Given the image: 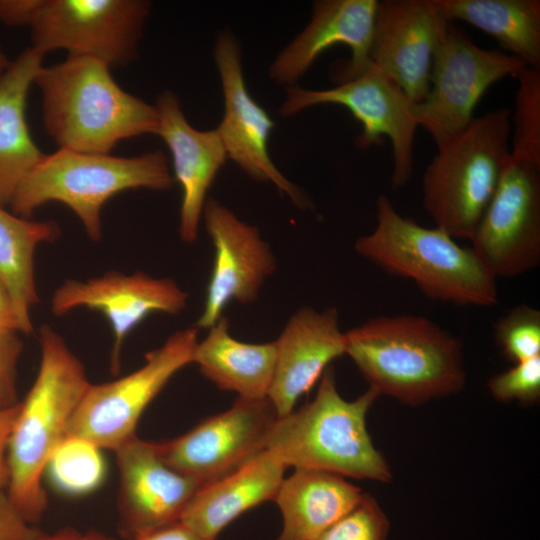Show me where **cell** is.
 I'll use <instances>...</instances> for the list:
<instances>
[{
  "label": "cell",
  "instance_id": "6da1fadb",
  "mask_svg": "<svg viewBox=\"0 0 540 540\" xmlns=\"http://www.w3.org/2000/svg\"><path fill=\"white\" fill-rule=\"evenodd\" d=\"M40 365L13 425L8 446L7 495L31 524L47 508L43 477L69 427L90 381L83 363L48 324L39 329Z\"/></svg>",
  "mask_w": 540,
  "mask_h": 540
},
{
  "label": "cell",
  "instance_id": "7a4b0ae2",
  "mask_svg": "<svg viewBox=\"0 0 540 540\" xmlns=\"http://www.w3.org/2000/svg\"><path fill=\"white\" fill-rule=\"evenodd\" d=\"M345 339V354L379 395L418 406L465 386L461 343L424 316L373 317Z\"/></svg>",
  "mask_w": 540,
  "mask_h": 540
},
{
  "label": "cell",
  "instance_id": "3957f363",
  "mask_svg": "<svg viewBox=\"0 0 540 540\" xmlns=\"http://www.w3.org/2000/svg\"><path fill=\"white\" fill-rule=\"evenodd\" d=\"M34 84L42 95L44 128L61 149L109 154L124 139L157 133L155 105L124 91L110 66L96 58L68 56L42 66Z\"/></svg>",
  "mask_w": 540,
  "mask_h": 540
},
{
  "label": "cell",
  "instance_id": "277c9868",
  "mask_svg": "<svg viewBox=\"0 0 540 540\" xmlns=\"http://www.w3.org/2000/svg\"><path fill=\"white\" fill-rule=\"evenodd\" d=\"M377 225L359 237L356 252L382 270L412 280L427 297L461 306L497 304L496 278L471 248L443 230L403 217L385 196L376 202Z\"/></svg>",
  "mask_w": 540,
  "mask_h": 540
},
{
  "label": "cell",
  "instance_id": "5b68a950",
  "mask_svg": "<svg viewBox=\"0 0 540 540\" xmlns=\"http://www.w3.org/2000/svg\"><path fill=\"white\" fill-rule=\"evenodd\" d=\"M379 396L369 387L355 400H345L337 389L334 368L328 366L314 399L278 418L265 449L286 467L389 482L391 469L366 427V415Z\"/></svg>",
  "mask_w": 540,
  "mask_h": 540
},
{
  "label": "cell",
  "instance_id": "8992f818",
  "mask_svg": "<svg viewBox=\"0 0 540 540\" xmlns=\"http://www.w3.org/2000/svg\"><path fill=\"white\" fill-rule=\"evenodd\" d=\"M172 185L168 159L160 150L119 157L59 148L45 154L23 179L10 206L14 214L30 219L48 202H60L78 217L88 238L99 242L102 208L109 199L127 190L163 191Z\"/></svg>",
  "mask_w": 540,
  "mask_h": 540
},
{
  "label": "cell",
  "instance_id": "52a82bcc",
  "mask_svg": "<svg viewBox=\"0 0 540 540\" xmlns=\"http://www.w3.org/2000/svg\"><path fill=\"white\" fill-rule=\"evenodd\" d=\"M511 111L475 117L437 146L422 177L423 205L435 227L471 240L510 161Z\"/></svg>",
  "mask_w": 540,
  "mask_h": 540
},
{
  "label": "cell",
  "instance_id": "ba28073f",
  "mask_svg": "<svg viewBox=\"0 0 540 540\" xmlns=\"http://www.w3.org/2000/svg\"><path fill=\"white\" fill-rule=\"evenodd\" d=\"M197 343L196 327L176 331L148 352L137 370L113 381L90 383L68 436L84 438L101 450H117L137 435L140 417L169 380L193 362Z\"/></svg>",
  "mask_w": 540,
  "mask_h": 540
},
{
  "label": "cell",
  "instance_id": "9c48e42d",
  "mask_svg": "<svg viewBox=\"0 0 540 540\" xmlns=\"http://www.w3.org/2000/svg\"><path fill=\"white\" fill-rule=\"evenodd\" d=\"M525 67L509 53L477 46L450 23L434 56L429 92L413 105L418 126L437 146L442 144L472 122L490 86L507 76L516 78Z\"/></svg>",
  "mask_w": 540,
  "mask_h": 540
},
{
  "label": "cell",
  "instance_id": "30bf717a",
  "mask_svg": "<svg viewBox=\"0 0 540 540\" xmlns=\"http://www.w3.org/2000/svg\"><path fill=\"white\" fill-rule=\"evenodd\" d=\"M322 104L345 107L362 125V133L356 140L359 148L366 149L387 137L392 144L393 187L401 188L410 180L418 124L413 114L414 104L392 79L370 64L364 72L333 88L286 87L279 114L287 118Z\"/></svg>",
  "mask_w": 540,
  "mask_h": 540
},
{
  "label": "cell",
  "instance_id": "8fae6325",
  "mask_svg": "<svg viewBox=\"0 0 540 540\" xmlns=\"http://www.w3.org/2000/svg\"><path fill=\"white\" fill-rule=\"evenodd\" d=\"M149 12L143 0H41L30 24V47L44 55L62 49L68 56L123 65L136 54Z\"/></svg>",
  "mask_w": 540,
  "mask_h": 540
},
{
  "label": "cell",
  "instance_id": "7c38bea8",
  "mask_svg": "<svg viewBox=\"0 0 540 540\" xmlns=\"http://www.w3.org/2000/svg\"><path fill=\"white\" fill-rule=\"evenodd\" d=\"M470 241L475 255L495 278H513L538 266L540 167L510 158Z\"/></svg>",
  "mask_w": 540,
  "mask_h": 540
},
{
  "label": "cell",
  "instance_id": "4fadbf2b",
  "mask_svg": "<svg viewBox=\"0 0 540 540\" xmlns=\"http://www.w3.org/2000/svg\"><path fill=\"white\" fill-rule=\"evenodd\" d=\"M278 418L268 397H238L228 410L204 419L177 438L158 443V449L168 466L207 484L265 450Z\"/></svg>",
  "mask_w": 540,
  "mask_h": 540
},
{
  "label": "cell",
  "instance_id": "5bb4252c",
  "mask_svg": "<svg viewBox=\"0 0 540 540\" xmlns=\"http://www.w3.org/2000/svg\"><path fill=\"white\" fill-rule=\"evenodd\" d=\"M214 60L224 98L223 118L216 129L227 158L253 180L273 184L297 207L312 208L308 196L281 173L269 155L268 141L275 123L248 91L240 44L231 32L217 36Z\"/></svg>",
  "mask_w": 540,
  "mask_h": 540
},
{
  "label": "cell",
  "instance_id": "9a60e30c",
  "mask_svg": "<svg viewBox=\"0 0 540 540\" xmlns=\"http://www.w3.org/2000/svg\"><path fill=\"white\" fill-rule=\"evenodd\" d=\"M188 297L171 278H155L142 271H109L84 281L67 279L54 290L50 309L56 317L80 308L101 312L113 333L110 371L118 374L122 347L130 332L152 313L182 312Z\"/></svg>",
  "mask_w": 540,
  "mask_h": 540
},
{
  "label": "cell",
  "instance_id": "2e32d148",
  "mask_svg": "<svg viewBox=\"0 0 540 540\" xmlns=\"http://www.w3.org/2000/svg\"><path fill=\"white\" fill-rule=\"evenodd\" d=\"M436 0L378 1L370 64L392 79L413 103L430 89L435 53L449 26Z\"/></svg>",
  "mask_w": 540,
  "mask_h": 540
},
{
  "label": "cell",
  "instance_id": "e0dca14e",
  "mask_svg": "<svg viewBox=\"0 0 540 540\" xmlns=\"http://www.w3.org/2000/svg\"><path fill=\"white\" fill-rule=\"evenodd\" d=\"M202 218L215 255L202 313L195 327L209 329L226 306L254 302L265 280L276 271V260L257 227L240 220L214 198H207Z\"/></svg>",
  "mask_w": 540,
  "mask_h": 540
},
{
  "label": "cell",
  "instance_id": "ac0fdd59",
  "mask_svg": "<svg viewBox=\"0 0 540 540\" xmlns=\"http://www.w3.org/2000/svg\"><path fill=\"white\" fill-rule=\"evenodd\" d=\"M119 470L118 510L123 532L136 536L179 521L205 484L162 459L158 443L133 436L114 451Z\"/></svg>",
  "mask_w": 540,
  "mask_h": 540
},
{
  "label": "cell",
  "instance_id": "d6986e66",
  "mask_svg": "<svg viewBox=\"0 0 540 540\" xmlns=\"http://www.w3.org/2000/svg\"><path fill=\"white\" fill-rule=\"evenodd\" d=\"M378 0H318L306 27L274 58L269 78L278 85L294 86L327 49L346 45L351 58L337 69L339 82L364 72L369 66V51Z\"/></svg>",
  "mask_w": 540,
  "mask_h": 540
},
{
  "label": "cell",
  "instance_id": "ffe728a7",
  "mask_svg": "<svg viewBox=\"0 0 540 540\" xmlns=\"http://www.w3.org/2000/svg\"><path fill=\"white\" fill-rule=\"evenodd\" d=\"M275 345V371L267 397L283 417L293 411L297 400L321 378L330 363L345 354V332L340 329L337 309H298Z\"/></svg>",
  "mask_w": 540,
  "mask_h": 540
},
{
  "label": "cell",
  "instance_id": "44dd1931",
  "mask_svg": "<svg viewBox=\"0 0 540 540\" xmlns=\"http://www.w3.org/2000/svg\"><path fill=\"white\" fill-rule=\"evenodd\" d=\"M155 107L159 118L156 135L170 150L175 179L182 189L179 236L191 244L198 237L208 190L227 154L217 129L202 131L191 126L173 92H162Z\"/></svg>",
  "mask_w": 540,
  "mask_h": 540
},
{
  "label": "cell",
  "instance_id": "7402d4cb",
  "mask_svg": "<svg viewBox=\"0 0 540 540\" xmlns=\"http://www.w3.org/2000/svg\"><path fill=\"white\" fill-rule=\"evenodd\" d=\"M287 467L266 449L236 470L202 486L180 521L215 540L233 520L275 495Z\"/></svg>",
  "mask_w": 540,
  "mask_h": 540
},
{
  "label": "cell",
  "instance_id": "603a6c76",
  "mask_svg": "<svg viewBox=\"0 0 540 540\" xmlns=\"http://www.w3.org/2000/svg\"><path fill=\"white\" fill-rule=\"evenodd\" d=\"M44 54L28 47L10 62L0 79V206L10 205L23 179L45 154L34 143L26 122L29 89Z\"/></svg>",
  "mask_w": 540,
  "mask_h": 540
},
{
  "label": "cell",
  "instance_id": "cb8c5ba5",
  "mask_svg": "<svg viewBox=\"0 0 540 540\" xmlns=\"http://www.w3.org/2000/svg\"><path fill=\"white\" fill-rule=\"evenodd\" d=\"M362 490L343 476L313 468H295L275 495L283 528L277 540H314L353 509Z\"/></svg>",
  "mask_w": 540,
  "mask_h": 540
},
{
  "label": "cell",
  "instance_id": "d4e9b609",
  "mask_svg": "<svg viewBox=\"0 0 540 540\" xmlns=\"http://www.w3.org/2000/svg\"><path fill=\"white\" fill-rule=\"evenodd\" d=\"M192 363L219 389L240 398L262 399L268 396L273 380L276 345L275 341L256 344L235 339L223 315L198 341Z\"/></svg>",
  "mask_w": 540,
  "mask_h": 540
},
{
  "label": "cell",
  "instance_id": "484cf974",
  "mask_svg": "<svg viewBox=\"0 0 540 540\" xmlns=\"http://www.w3.org/2000/svg\"><path fill=\"white\" fill-rule=\"evenodd\" d=\"M60 234V226L53 220L22 218L0 206V279L9 291L23 334L32 333L31 309L39 302L36 250L56 241Z\"/></svg>",
  "mask_w": 540,
  "mask_h": 540
},
{
  "label": "cell",
  "instance_id": "4316f807",
  "mask_svg": "<svg viewBox=\"0 0 540 540\" xmlns=\"http://www.w3.org/2000/svg\"><path fill=\"white\" fill-rule=\"evenodd\" d=\"M451 22L487 33L528 67L540 68L539 0H436Z\"/></svg>",
  "mask_w": 540,
  "mask_h": 540
},
{
  "label": "cell",
  "instance_id": "83f0119b",
  "mask_svg": "<svg viewBox=\"0 0 540 540\" xmlns=\"http://www.w3.org/2000/svg\"><path fill=\"white\" fill-rule=\"evenodd\" d=\"M101 449L77 436H68L54 450L45 473L55 488L70 496L89 494L105 479L106 466Z\"/></svg>",
  "mask_w": 540,
  "mask_h": 540
},
{
  "label": "cell",
  "instance_id": "f1b7e54d",
  "mask_svg": "<svg viewBox=\"0 0 540 540\" xmlns=\"http://www.w3.org/2000/svg\"><path fill=\"white\" fill-rule=\"evenodd\" d=\"M516 79L511 157L540 167V68L527 66Z\"/></svg>",
  "mask_w": 540,
  "mask_h": 540
},
{
  "label": "cell",
  "instance_id": "f546056e",
  "mask_svg": "<svg viewBox=\"0 0 540 540\" xmlns=\"http://www.w3.org/2000/svg\"><path fill=\"white\" fill-rule=\"evenodd\" d=\"M494 337L505 358L519 363L540 356V311L521 304L497 319Z\"/></svg>",
  "mask_w": 540,
  "mask_h": 540
},
{
  "label": "cell",
  "instance_id": "4dcf8cb0",
  "mask_svg": "<svg viewBox=\"0 0 540 540\" xmlns=\"http://www.w3.org/2000/svg\"><path fill=\"white\" fill-rule=\"evenodd\" d=\"M389 520L370 494L363 493L358 504L314 540H386Z\"/></svg>",
  "mask_w": 540,
  "mask_h": 540
},
{
  "label": "cell",
  "instance_id": "1f68e13d",
  "mask_svg": "<svg viewBox=\"0 0 540 540\" xmlns=\"http://www.w3.org/2000/svg\"><path fill=\"white\" fill-rule=\"evenodd\" d=\"M488 389L497 401L535 405L540 399V356L515 363L494 375L488 381Z\"/></svg>",
  "mask_w": 540,
  "mask_h": 540
},
{
  "label": "cell",
  "instance_id": "d6a6232c",
  "mask_svg": "<svg viewBox=\"0 0 540 540\" xmlns=\"http://www.w3.org/2000/svg\"><path fill=\"white\" fill-rule=\"evenodd\" d=\"M23 351L19 332L0 329V409L17 405V366Z\"/></svg>",
  "mask_w": 540,
  "mask_h": 540
},
{
  "label": "cell",
  "instance_id": "836d02e7",
  "mask_svg": "<svg viewBox=\"0 0 540 540\" xmlns=\"http://www.w3.org/2000/svg\"><path fill=\"white\" fill-rule=\"evenodd\" d=\"M41 535L16 509L7 492H0V540H38Z\"/></svg>",
  "mask_w": 540,
  "mask_h": 540
},
{
  "label": "cell",
  "instance_id": "e575fe53",
  "mask_svg": "<svg viewBox=\"0 0 540 540\" xmlns=\"http://www.w3.org/2000/svg\"><path fill=\"white\" fill-rule=\"evenodd\" d=\"M41 0H0V22L7 26H30Z\"/></svg>",
  "mask_w": 540,
  "mask_h": 540
},
{
  "label": "cell",
  "instance_id": "d590c367",
  "mask_svg": "<svg viewBox=\"0 0 540 540\" xmlns=\"http://www.w3.org/2000/svg\"><path fill=\"white\" fill-rule=\"evenodd\" d=\"M19 403L10 408L0 409V492H7L9 484L8 446Z\"/></svg>",
  "mask_w": 540,
  "mask_h": 540
},
{
  "label": "cell",
  "instance_id": "8d00e7d4",
  "mask_svg": "<svg viewBox=\"0 0 540 540\" xmlns=\"http://www.w3.org/2000/svg\"><path fill=\"white\" fill-rule=\"evenodd\" d=\"M132 540H210L187 526L176 521L159 528L142 533Z\"/></svg>",
  "mask_w": 540,
  "mask_h": 540
},
{
  "label": "cell",
  "instance_id": "74e56055",
  "mask_svg": "<svg viewBox=\"0 0 540 540\" xmlns=\"http://www.w3.org/2000/svg\"><path fill=\"white\" fill-rule=\"evenodd\" d=\"M0 329L20 332L19 321L8 289L0 279Z\"/></svg>",
  "mask_w": 540,
  "mask_h": 540
},
{
  "label": "cell",
  "instance_id": "f35d334b",
  "mask_svg": "<svg viewBox=\"0 0 540 540\" xmlns=\"http://www.w3.org/2000/svg\"><path fill=\"white\" fill-rule=\"evenodd\" d=\"M38 540H114L98 531H80L71 527L59 529L50 534H43Z\"/></svg>",
  "mask_w": 540,
  "mask_h": 540
},
{
  "label": "cell",
  "instance_id": "ab89813d",
  "mask_svg": "<svg viewBox=\"0 0 540 540\" xmlns=\"http://www.w3.org/2000/svg\"><path fill=\"white\" fill-rule=\"evenodd\" d=\"M10 62L8 61L7 57L5 56V54L2 52V50L0 49V79L2 78V76L4 75L5 71L7 70L8 66H9Z\"/></svg>",
  "mask_w": 540,
  "mask_h": 540
}]
</instances>
